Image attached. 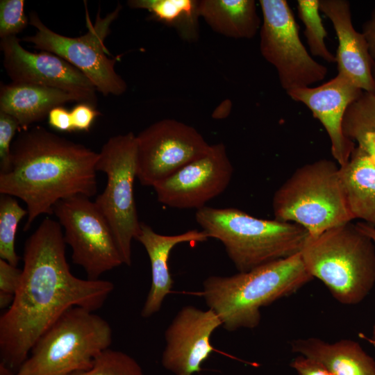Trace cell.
<instances>
[{
    "label": "cell",
    "mask_w": 375,
    "mask_h": 375,
    "mask_svg": "<svg viewBox=\"0 0 375 375\" xmlns=\"http://www.w3.org/2000/svg\"><path fill=\"white\" fill-rule=\"evenodd\" d=\"M127 4L148 11L153 20L175 29L183 40L194 42L199 38V1L129 0Z\"/></svg>",
    "instance_id": "obj_23"
},
{
    "label": "cell",
    "mask_w": 375,
    "mask_h": 375,
    "mask_svg": "<svg viewBox=\"0 0 375 375\" xmlns=\"http://www.w3.org/2000/svg\"><path fill=\"white\" fill-rule=\"evenodd\" d=\"M13 294L0 292V308L2 309L9 308L14 300Z\"/></svg>",
    "instance_id": "obj_37"
},
{
    "label": "cell",
    "mask_w": 375,
    "mask_h": 375,
    "mask_svg": "<svg viewBox=\"0 0 375 375\" xmlns=\"http://www.w3.org/2000/svg\"><path fill=\"white\" fill-rule=\"evenodd\" d=\"M312 278L298 253L248 272L208 276L202 295L227 331L254 328L262 307L294 293Z\"/></svg>",
    "instance_id": "obj_3"
},
{
    "label": "cell",
    "mask_w": 375,
    "mask_h": 375,
    "mask_svg": "<svg viewBox=\"0 0 375 375\" xmlns=\"http://www.w3.org/2000/svg\"><path fill=\"white\" fill-rule=\"evenodd\" d=\"M300 254L311 276L342 304L359 303L375 284L374 242L351 222L308 236Z\"/></svg>",
    "instance_id": "obj_5"
},
{
    "label": "cell",
    "mask_w": 375,
    "mask_h": 375,
    "mask_svg": "<svg viewBox=\"0 0 375 375\" xmlns=\"http://www.w3.org/2000/svg\"><path fill=\"white\" fill-rule=\"evenodd\" d=\"M97 171L107 183L94 204L109 224L124 264L132 263V241L140 231L133 195L137 178V140L133 132L110 137L99 152Z\"/></svg>",
    "instance_id": "obj_8"
},
{
    "label": "cell",
    "mask_w": 375,
    "mask_h": 375,
    "mask_svg": "<svg viewBox=\"0 0 375 375\" xmlns=\"http://www.w3.org/2000/svg\"><path fill=\"white\" fill-rule=\"evenodd\" d=\"M290 346L293 352L316 360L331 375H375V360L353 340L330 343L317 338H299Z\"/></svg>",
    "instance_id": "obj_20"
},
{
    "label": "cell",
    "mask_w": 375,
    "mask_h": 375,
    "mask_svg": "<svg viewBox=\"0 0 375 375\" xmlns=\"http://www.w3.org/2000/svg\"><path fill=\"white\" fill-rule=\"evenodd\" d=\"M73 131H88L101 113L95 106L85 102L76 104L70 111Z\"/></svg>",
    "instance_id": "obj_30"
},
{
    "label": "cell",
    "mask_w": 375,
    "mask_h": 375,
    "mask_svg": "<svg viewBox=\"0 0 375 375\" xmlns=\"http://www.w3.org/2000/svg\"><path fill=\"white\" fill-rule=\"evenodd\" d=\"M199 15L215 32L235 39H251L261 26L253 0H201Z\"/></svg>",
    "instance_id": "obj_22"
},
{
    "label": "cell",
    "mask_w": 375,
    "mask_h": 375,
    "mask_svg": "<svg viewBox=\"0 0 375 375\" xmlns=\"http://www.w3.org/2000/svg\"><path fill=\"white\" fill-rule=\"evenodd\" d=\"M357 142L358 147L362 149L375 163V131H361L349 137Z\"/></svg>",
    "instance_id": "obj_34"
},
{
    "label": "cell",
    "mask_w": 375,
    "mask_h": 375,
    "mask_svg": "<svg viewBox=\"0 0 375 375\" xmlns=\"http://www.w3.org/2000/svg\"><path fill=\"white\" fill-rule=\"evenodd\" d=\"M58 221L45 218L27 238L19 285L0 317L1 361L15 371L38 340L69 309L103 306L114 290L106 280L82 279L70 271Z\"/></svg>",
    "instance_id": "obj_1"
},
{
    "label": "cell",
    "mask_w": 375,
    "mask_h": 375,
    "mask_svg": "<svg viewBox=\"0 0 375 375\" xmlns=\"http://www.w3.org/2000/svg\"><path fill=\"white\" fill-rule=\"evenodd\" d=\"M98 159L99 153L44 127L19 129L11 146L9 167L0 174V193L26 204L27 231L40 215L53 214L60 200L96 194Z\"/></svg>",
    "instance_id": "obj_2"
},
{
    "label": "cell",
    "mask_w": 375,
    "mask_h": 375,
    "mask_svg": "<svg viewBox=\"0 0 375 375\" xmlns=\"http://www.w3.org/2000/svg\"><path fill=\"white\" fill-rule=\"evenodd\" d=\"M75 375H144V372L132 356L108 348L97 356L91 368Z\"/></svg>",
    "instance_id": "obj_26"
},
{
    "label": "cell",
    "mask_w": 375,
    "mask_h": 375,
    "mask_svg": "<svg viewBox=\"0 0 375 375\" xmlns=\"http://www.w3.org/2000/svg\"><path fill=\"white\" fill-rule=\"evenodd\" d=\"M272 208L275 219L297 224L310 237L354 219L348 207L340 166L328 159L296 169L275 192Z\"/></svg>",
    "instance_id": "obj_6"
},
{
    "label": "cell",
    "mask_w": 375,
    "mask_h": 375,
    "mask_svg": "<svg viewBox=\"0 0 375 375\" xmlns=\"http://www.w3.org/2000/svg\"><path fill=\"white\" fill-rule=\"evenodd\" d=\"M356 227L363 233L369 236L375 243V227L365 222H358ZM372 342L375 347V324L372 330Z\"/></svg>",
    "instance_id": "obj_36"
},
{
    "label": "cell",
    "mask_w": 375,
    "mask_h": 375,
    "mask_svg": "<svg viewBox=\"0 0 375 375\" xmlns=\"http://www.w3.org/2000/svg\"><path fill=\"white\" fill-rule=\"evenodd\" d=\"M362 33L367 42L369 52L373 61V77L375 82V7L370 17L364 23Z\"/></svg>",
    "instance_id": "obj_35"
},
{
    "label": "cell",
    "mask_w": 375,
    "mask_h": 375,
    "mask_svg": "<svg viewBox=\"0 0 375 375\" xmlns=\"http://www.w3.org/2000/svg\"><path fill=\"white\" fill-rule=\"evenodd\" d=\"M70 101L92 104L85 97L61 89L1 82L0 111L13 117L19 123V129L29 128L32 124L47 117L53 108Z\"/></svg>",
    "instance_id": "obj_19"
},
{
    "label": "cell",
    "mask_w": 375,
    "mask_h": 375,
    "mask_svg": "<svg viewBox=\"0 0 375 375\" xmlns=\"http://www.w3.org/2000/svg\"><path fill=\"white\" fill-rule=\"evenodd\" d=\"M344 135L361 131H375V95L363 92L347 108L343 119Z\"/></svg>",
    "instance_id": "obj_27"
},
{
    "label": "cell",
    "mask_w": 375,
    "mask_h": 375,
    "mask_svg": "<svg viewBox=\"0 0 375 375\" xmlns=\"http://www.w3.org/2000/svg\"><path fill=\"white\" fill-rule=\"evenodd\" d=\"M340 176L353 219L375 227V163L356 147L349 161L340 166Z\"/></svg>",
    "instance_id": "obj_21"
},
{
    "label": "cell",
    "mask_w": 375,
    "mask_h": 375,
    "mask_svg": "<svg viewBox=\"0 0 375 375\" xmlns=\"http://www.w3.org/2000/svg\"><path fill=\"white\" fill-rule=\"evenodd\" d=\"M233 174L226 148L217 143L153 188L158 201L165 206L199 210L227 188Z\"/></svg>",
    "instance_id": "obj_13"
},
{
    "label": "cell",
    "mask_w": 375,
    "mask_h": 375,
    "mask_svg": "<svg viewBox=\"0 0 375 375\" xmlns=\"http://www.w3.org/2000/svg\"><path fill=\"white\" fill-rule=\"evenodd\" d=\"M297 10L299 17L305 26L304 35L310 53L328 62H335V56L325 44L327 32L319 14V0H298Z\"/></svg>",
    "instance_id": "obj_25"
},
{
    "label": "cell",
    "mask_w": 375,
    "mask_h": 375,
    "mask_svg": "<svg viewBox=\"0 0 375 375\" xmlns=\"http://www.w3.org/2000/svg\"><path fill=\"white\" fill-rule=\"evenodd\" d=\"M47 118L49 124L53 128L61 132L73 131L70 111L62 106L51 109Z\"/></svg>",
    "instance_id": "obj_33"
},
{
    "label": "cell",
    "mask_w": 375,
    "mask_h": 375,
    "mask_svg": "<svg viewBox=\"0 0 375 375\" xmlns=\"http://www.w3.org/2000/svg\"><path fill=\"white\" fill-rule=\"evenodd\" d=\"M262 21L260 50L278 74L286 91L323 81L327 68L314 60L303 46L291 8L285 0H260Z\"/></svg>",
    "instance_id": "obj_10"
},
{
    "label": "cell",
    "mask_w": 375,
    "mask_h": 375,
    "mask_svg": "<svg viewBox=\"0 0 375 375\" xmlns=\"http://www.w3.org/2000/svg\"><path fill=\"white\" fill-rule=\"evenodd\" d=\"M195 218L208 238L222 243L239 272L300 253L309 236L297 224L257 218L235 208L206 206Z\"/></svg>",
    "instance_id": "obj_4"
},
{
    "label": "cell",
    "mask_w": 375,
    "mask_h": 375,
    "mask_svg": "<svg viewBox=\"0 0 375 375\" xmlns=\"http://www.w3.org/2000/svg\"><path fill=\"white\" fill-rule=\"evenodd\" d=\"M19 130L17 121L0 111V174L6 172L9 167L12 139Z\"/></svg>",
    "instance_id": "obj_29"
},
{
    "label": "cell",
    "mask_w": 375,
    "mask_h": 375,
    "mask_svg": "<svg viewBox=\"0 0 375 375\" xmlns=\"http://www.w3.org/2000/svg\"><path fill=\"white\" fill-rule=\"evenodd\" d=\"M290 366L298 375H331L319 362L301 355L294 358Z\"/></svg>",
    "instance_id": "obj_32"
},
{
    "label": "cell",
    "mask_w": 375,
    "mask_h": 375,
    "mask_svg": "<svg viewBox=\"0 0 375 375\" xmlns=\"http://www.w3.org/2000/svg\"><path fill=\"white\" fill-rule=\"evenodd\" d=\"M121 9V5L118 4L104 17L98 13L94 24H92L87 12L88 31L85 34L75 38L67 37L51 30L41 21L37 12L33 11L29 15V24L37 31L22 40L67 60L84 74L94 84L97 91L102 94L119 96L126 92L127 85L115 70L117 58L108 57L104 40Z\"/></svg>",
    "instance_id": "obj_9"
},
{
    "label": "cell",
    "mask_w": 375,
    "mask_h": 375,
    "mask_svg": "<svg viewBox=\"0 0 375 375\" xmlns=\"http://www.w3.org/2000/svg\"><path fill=\"white\" fill-rule=\"evenodd\" d=\"M53 214L64 228V240L72 248L73 262L83 268L87 278L99 279L124 264L109 224L89 197L76 195L60 200Z\"/></svg>",
    "instance_id": "obj_11"
},
{
    "label": "cell",
    "mask_w": 375,
    "mask_h": 375,
    "mask_svg": "<svg viewBox=\"0 0 375 375\" xmlns=\"http://www.w3.org/2000/svg\"><path fill=\"white\" fill-rule=\"evenodd\" d=\"M22 269L0 259V292L15 295L20 283Z\"/></svg>",
    "instance_id": "obj_31"
},
{
    "label": "cell",
    "mask_w": 375,
    "mask_h": 375,
    "mask_svg": "<svg viewBox=\"0 0 375 375\" xmlns=\"http://www.w3.org/2000/svg\"><path fill=\"white\" fill-rule=\"evenodd\" d=\"M28 215L15 197L1 194L0 197V258L17 267L19 257L15 251V235L19 222Z\"/></svg>",
    "instance_id": "obj_24"
},
{
    "label": "cell",
    "mask_w": 375,
    "mask_h": 375,
    "mask_svg": "<svg viewBox=\"0 0 375 375\" xmlns=\"http://www.w3.org/2000/svg\"><path fill=\"white\" fill-rule=\"evenodd\" d=\"M208 236L203 231L190 230L173 235H162L141 222L140 231L135 240L144 247L150 260L151 285L141 311L143 317H149L160 310L162 303L171 292L173 280L168 260L173 248L181 243L205 242Z\"/></svg>",
    "instance_id": "obj_18"
},
{
    "label": "cell",
    "mask_w": 375,
    "mask_h": 375,
    "mask_svg": "<svg viewBox=\"0 0 375 375\" xmlns=\"http://www.w3.org/2000/svg\"><path fill=\"white\" fill-rule=\"evenodd\" d=\"M220 326V318L210 308H182L165 332L166 344L161 358L163 367L174 375L199 373L201 365L215 350L211 335Z\"/></svg>",
    "instance_id": "obj_15"
},
{
    "label": "cell",
    "mask_w": 375,
    "mask_h": 375,
    "mask_svg": "<svg viewBox=\"0 0 375 375\" xmlns=\"http://www.w3.org/2000/svg\"><path fill=\"white\" fill-rule=\"evenodd\" d=\"M319 10L331 20L338 37V74L363 92L375 95L373 61L364 35L353 26L350 3L319 0Z\"/></svg>",
    "instance_id": "obj_17"
},
{
    "label": "cell",
    "mask_w": 375,
    "mask_h": 375,
    "mask_svg": "<svg viewBox=\"0 0 375 375\" xmlns=\"http://www.w3.org/2000/svg\"><path fill=\"white\" fill-rule=\"evenodd\" d=\"M137 178L146 186L169 177L210 149L194 127L172 119L158 121L136 135Z\"/></svg>",
    "instance_id": "obj_12"
},
{
    "label": "cell",
    "mask_w": 375,
    "mask_h": 375,
    "mask_svg": "<svg viewBox=\"0 0 375 375\" xmlns=\"http://www.w3.org/2000/svg\"><path fill=\"white\" fill-rule=\"evenodd\" d=\"M363 91L343 76L335 77L317 87L287 92L290 97L306 106L324 127L331 141V154L339 166L346 164L356 148L343 132L342 123L349 106Z\"/></svg>",
    "instance_id": "obj_16"
},
{
    "label": "cell",
    "mask_w": 375,
    "mask_h": 375,
    "mask_svg": "<svg viewBox=\"0 0 375 375\" xmlns=\"http://www.w3.org/2000/svg\"><path fill=\"white\" fill-rule=\"evenodd\" d=\"M108 322L88 309L67 310L35 343L16 375H75L110 348Z\"/></svg>",
    "instance_id": "obj_7"
},
{
    "label": "cell",
    "mask_w": 375,
    "mask_h": 375,
    "mask_svg": "<svg viewBox=\"0 0 375 375\" xmlns=\"http://www.w3.org/2000/svg\"><path fill=\"white\" fill-rule=\"evenodd\" d=\"M3 65L12 83L61 89L85 97L95 106L97 90L90 80L62 58L25 49L17 36L1 38Z\"/></svg>",
    "instance_id": "obj_14"
},
{
    "label": "cell",
    "mask_w": 375,
    "mask_h": 375,
    "mask_svg": "<svg viewBox=\"0 0 375 375\" xmlns=\"http://www.w3.org/2000/svg\"><path fill=\"white\" fill-rule=\"evenodd\" d=\"M29 24L24 0L0 1V38L16 36Z\"/></svg>",
    "instance_id": "obj_28"
},
{
    "label": "cell",
    "mask_w": 375,
    "mask_h": 375,
    "mask_svg": "<svg viewBox=\"0 0 375 375\" xmlns=\"http://www.w3.org/2000/svg\"><path fill=\"white\" fill-rule=\"evenodd\" d=\"M15 371L3 361L0 362V375H14Z\"/></svg>",
    "instance_id": "obj_38"
}]
</instances>
